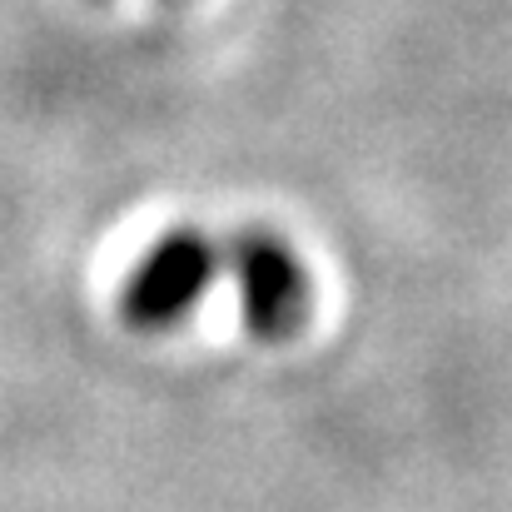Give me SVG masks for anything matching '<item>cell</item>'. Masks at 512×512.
I'll list each match as a JSON object with an SVG mask.
<instances>
[{
  "label": "cell",
  "instance_id": "1",
  "mask_svg": "<svg viewBox=\"0 0 512 512\" xmlns=\"http://www.w3.org/2000/svg\"><path fill=\"white\" fill-rule=\"evenodd\" d=\"M224 274L239 294V324L259 343H289L314 314V279L304 254L269 224H239L224 244Z\"/></svg>",
  "mask_w": 512,
  "mask_h": 512
},
{
  "label": "cell",
  "instance_id": "2",
  "mask_svg": "<svg viewBox=\"0 0 512 512\" xmlns=\"http://www.w3.org/2000/svg\"><path fill=\"white\" fill-rule=\"evenodd\" d=\"M219 274H224L219 239L199 224H174L125 274L115 294V314L135 334H165L199 309V299L209 294Z\"/></svg>",
  "mask_w": 512,
  "mask_h": 512
}]
</instances>
